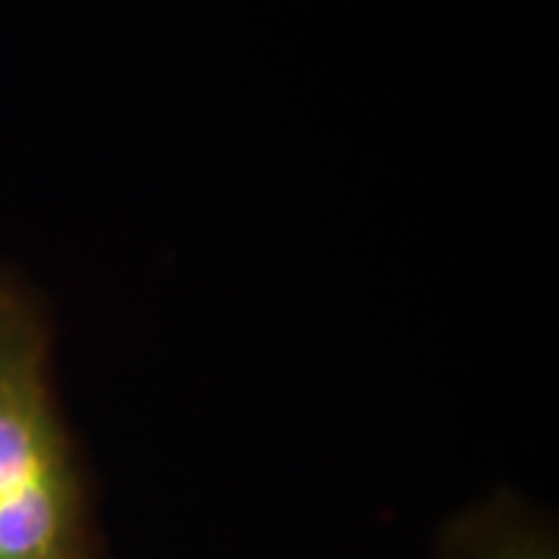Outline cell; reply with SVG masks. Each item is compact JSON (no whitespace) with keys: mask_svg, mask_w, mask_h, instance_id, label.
Masks as SVG:
<instances>
[{"mask_svg":"<svg viewBox=\"0 0 559 559\" xmlns=\"http://www.w3.org/2000/svg\"><path fill=\"white\" fill-rule=\"evenodd\" d=\"M0 559H109L97 491L62 414L53 323L0 267Z\"/></svg>","mask_w":559,"mask_h":559,"instance_id":"1","label":"cell"},{"mask_svg":"<svg viewBox=\"0 0 559 559\" xmlns=\"http://www.w3.org/2000/svg\"><path fill=\"white\" fill-rule=\"evenodd\" d=\"M432 559H559L557 520L516 491H495L441 525Z\"/></svg>","mask_w":559,"mask_h":559,"instance_id":"2","label":"cell"}]
</instances>
